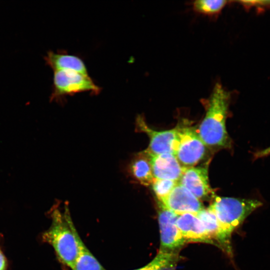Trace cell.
<instances>
[{"instance_id": "5", "label": "cell", "mask_w": 270, "mask_h": 270, "mask_svg": "<svg viewBox=\"0 0 270 270\" xmlns=\"http://www.w3.org/2000/svg\"><path fill=\"white\" fill-rule=\"evenodd\" d=\"M54 72L52 89L50 96L52 101L81 92H90L96 94L100 92V88L88 75L70 70Z\"/></svg>"}, {"instance_id": "13", "label": "cell", "mask_w": 270, "mask_h": 270, "mask_svg": "<svg viewBox=\"0 0 270 270\" xmlns=\"http://www.w3.org/2000/svg\"><path fill=\"white\" fill-rule=\"evenodd\" d=\"M129 170L132 177L140 184L144 186L152 184L154 178L150 158L144 150L137 154L132 160Z\"/></svg>"}, {"instance_id": "6", "label": "cell", "mask_w": 270, "mask_h": 270, "mask_svg": "<svg viewBox=\"0 0 270 270\" xmlns=\"http://www.w3.org/2000/svg\"><path fill=\"white\" fill-rule=\"evenodd\" d=\"M158 220L160 230V245L159 250L178 252L186 243L176 224L178 215L158 201Z\"/></svg>"}, {"instance_id": "11", "label": "cell", "mask_w": 270, "mask_h": 270, "mask_svg": "<svg viewBox=\"0 0 270 270\" xmlns=\"http://www.w3.org/2000/svg\"><path fill=\"white\" fill-rule=\"evenodd\" d=\"M176 224L186 243L199 242L214 244L196 215L192 214L178 215Z\"/></svg>"}, {"instance_id": "15", "label": "cell", "mask_w": 270, "mask_h": 270, "mask_svg": "<svg viewBox=\"0 0 270 270\" xmlns=\"http://www.w3.org/2000/svg\"><path fill=\"white\" fill-rule=\"evenodd\" d=\"M178 260V252L159 250L150 262L142 268L134 270H170L176 265Z\"/></svg>"}, {"instance_id": "1", "label": "cell", "mask_w": 270, "mask_h": 270, "mask_svg": "<svg viewBox=\"0 0 270 270\" xmlns=\"http://www.w3.org/2000/svg\"><path fill=\"white\" fill-rule=\"evenodd\" d=\"M231 96L230 92L216 82L208 98L202 100L206 112L198 132L208 148L216 150L231 147L226 126Z\"/></svg>"}, {"instance_id": "19", "label": "cell", "mask_w": 270, "mask_h": 270, "mask_svg": "<svg viewBox=\"0 0 270 270\" xmlns=\"http://www.w3.org/2000/svg\"><path fill=\"white\" fill-rule=\"evenodd\" d=\"M245 8H250L252 6L256 8H265L270 6V0H242L238 2Z\"/></svg>"}, {"instance_id": "12", "label": "cell", "mask_w": 270, "mask_h": 270, "mask_svg": "<svg viewBox=\"0 0 270 270\" xmlns=\"http://www.w3.org/2000/svg\"><path fill=\"white\" fill-rule=\"evenodd\" d=\"M44 58L54 71L70 70L88 75L84 62L77 56L49 51Z\"/></svg>"}, {"instance_id": "3", "label": "cell", "mask_w": 270, "mask_h": 270, "mask_svg": "<svg viewBox=\"0 0 270 270\" xmlns=\"http://www.w3.org/2000/svg\"><path fill=\"white\" fill-rule=\"evenodd\" d=\"M50 216V226L43 232L42 239L54 248L58 260L72 269L78 254L80 236L68 207L64 213L56 208L52 209Z\"/></svg>"}, {"instance_id": "18", "label": "cell", "mask_w": 270, "mask_h": 270, "mask_svg": "<svg viewBox=\"0 0 270 270\" xmlns=\"http://www.w3.org/2000/svg\"><path fill=\"white\" fill-rule=\"evenodd\" d=\"M178 182L154 178L151 186L158 201L166 198L177 185Z\"/></svg>"}, {"instance_id": "22", "label": "cell", "mask_w": 270, "mask_h": 270, "mask_svg": "<svg viewBox=\"0 0 270 270\" xmlns=\"http://www.w3.org/2000/svg\"><path fill=\"white\" fill-rule=\"evenodd\" d=\"M175 270L172 269V270Z\"/></svg>"}, {"instance_id": "2", "label": "cell", "mask_w": 270, "mask_h": 270, "mask_svg": "<svg viewBox=\"0 0 270 270\" xmlns=\"http://www.w3.org/2000/svg\"><path fill=\"white\" fill-rule=\"evenodd\" d=\"M262 203L256 199L215 196L208 208L216 216L219 228L218 244L228 254L232 253V232Z\"/></svg>"}, {"instance_id": "16", "label": "cell", "mask_w": 270, "mask_h": 270, "mask_svg": "<svg viewBox=\"0 0 270 270\" xmlns=\"http://www.w3.org/2000/svg\"><path fill=\"white\" fill-rule=\"evenodd\" d=\"M196 216L202 222L210 239L217 241L220 239V228L216 218L208 208H203Z\"/></svg>"}, {"instance_id": "8", "label": "cell", "mask_w": 270, "mask_h": 270, "mask_svg": "<svg viewBox=\"0 0 270 270\" xmlns=\"http://www.w3.org/2000/svg\"><path fill=\"white\" fill-rule=\"evenodd\" d=\"M208 164L198 167L184 168L178 182L199 200L213 199L215 196L209 184Z\"/></svg>"}, {"instance_id": "4", "label": "cell", "mask_w": 270, "mask_h": 270, "mask_svg": "<svg viewBox=\"0 0 270 270\" xmlns=\"http://www.w3.org/2000/svg\"><path fill=\"white\" fill-rule=\"evenodd\" d=\"M178 128V140L174 154L182 167H192L206 158L208 148L194 127Z\"/></svg>"}, {"instance_id": "14", "label": "cell", "mask_w": 270, "mask_h": 270, "mask_svg": "<svg viewBox=\"0 0 270 270\" xmlns=\"http://www.w3.org/2000/svg\"><path fill=\"white\" fill-rule=\"evenodd\" d=\"M72 270H106L86 246L80 236L78 238V254Z\"/></svg>"}, {"instance_id": "9", "label": "cell", "mask_w": 270, "mask_h": 270, "mask_svg": "<svg viewBox=\"0 0 270 270\" xmlns=\"http://www.w3.org/2000/svg\"><path fill=\"white\" fill-rule=\"evenodd\" d=\"M159 202L178 215L184 214L196 215L204 208L200 200L178 183L166 198Z\"/></svg>"}, {"instance_id": "17", "label": "cell", "mask_w": 270, "mask_h": 270, "mask_svg": "<svg viewBox=\"0 0 270 270\" xmlns=\"http://www.w3.org/2000/svg\"><path fill=\"white\" fill-rule=\"evenodd\" d=\"M228 2L227 0H197L192 3L194 10L199 14L207 16L218 15Z\"/></svg>"}, {"instance_id": "21", "label": "cell", "mask_w": 270, "mask_h": 270, "mask_svg": "<svg viewBox=\"0 0 270 270\" xmlns=\"http://www.w3.org/2000/svg\"><path fill=\"white\" fill-rule=\"evenodd\" d=\"M7 268V260L0 246V270H6Z\"/></svg>"}, {"instance_id": "20", "label": "cell", "mask_w": 270, "mask_h": 270, "mask_svg": "<svg viewBox=\"0 0 270 270\" xmlns=\"http://www.w3.org/2000/svg\"><path fill=\"white\" fill-rule=\"evenodd\" d=\"M270 156V146L268 147L256 151L253 155L254 159L257 160Z\"/></svg>"}, {"instance_id": "7", "label": "cell", "mask_w": 270, "mask_h": 270, "mask_svg": "<svg viewBox=\"0 0 270 270\" xmlns=\"http://www.w3.org/2000/svg\"><path fill=\"white\" fill-rule=\"evenodd\" d=\"M136 128L138 131L146 133L150 138L149 146L144 150L148 154H174L178 140V126L169 130L156 131L152 129L140 115L136 118Z\"/></svg>"}, {"instance_id": "10", "label": "cell", "mask_w": 270, "mask_h": 270, "mask_svg": "<svg viewBox=\"0 0 270 270\" xmlns=\"http://www.w3.org/2000/svg\"><path fill=\"white\" fill-rule=\"evenodd\" d=\"M148 155L154 178L178 182L184 167L174 154L166 153Z\"/></svg>"}]
</instances>
